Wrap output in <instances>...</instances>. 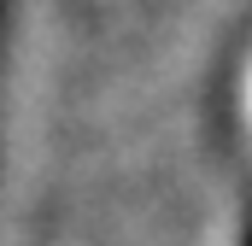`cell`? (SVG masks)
<instances>
[{
	"instance_id": "obj_1",
	"label": "cell",
	"mask_w": 252,
	"mask_h": 246,
	"mask_svg": "<svg viewBox=\"0 0 252 246\" xmlns=\"http://www.w3.org/2000/svg\"><path fill=\"white\" fill-rule=\"evenodd\" d=\"M241 246H252V205H247V235H241Z\"/></svg>"
}]
</instances>
